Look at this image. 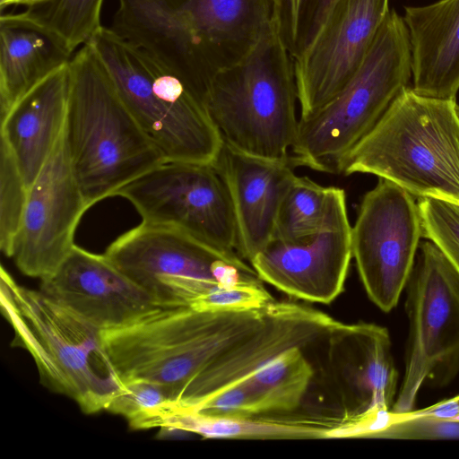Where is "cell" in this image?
Masks as SVG:
<instances>
[{"mask_svg":"<svg viewBox=\"0 0 459 459\" xmlns=\"http://www.w3.org/2000/svg\"><path fill=\"white\" fill-rule=\"evenodd\" d=\"M110 29L204 94L273 22V0H117Z\"/></svg>","mask_w":459,"mask_h":459,"instance_id":"6da1fadb","label":"cell"},{"mask_svg":"<svg viewBox=\"0 0 459 459\" xmlns=\"http://www.w3.org/2000/svg\"><path fill=\"white\" fill-rule=\"evenodd\" d=\"M271 304L249 311L161 307L130 325L102 332L105 352L121 382H153L179 409L204 371L264 325Z\"/></svg>","mask_w":459,"mask_h":459,"instance_id":"7a4b0ae2","label":"cell"},{"mask_svg":"<svg viewBox=\"0 0 459 459\" xmlns=\"http://www.w3.org/2000/svg\"><path fill=\"white\" fill-rule=\"evenodd\" d=\"M69 73L66 142L74 176L91 207L165 158L124 102L91 44L74 54Z\"/></svg>","mask_w":459,"mask_h":459,"instance_id":"3957f363","label":"cell"},{"mask_svg":"<svg viewBox=\"0 0 459 459\" xmlns=\"http://www.w3.org/2000/svg\"><path fill=\"white\" fill-rule=\"evenodd\" d=\"M371 174L412 196L459 204V113L455 100L404 88L341 160L338 174Z\"/></svg>","mask_w":459,"mask_h":459,"instance_id":"277c9868","label":"cell"},{"mask_svg":"<svg viewBox=\"0 0 459 459\" xmlns=\"http://www.w3.org/2000/svg\"><path fill=\"white\" fill-rule=\"evenodd\" d=\"M204 101L226 143L255 157L290 159L298 92L293 57L274 23L211 78Z\"/></svg>","mask_w":459,"mask_h":459,"instance_id":"5b68a950","label":"cell"},{"mask_svg":"<svg viewBox=\"0 0 459 459\" xmlns=\"http://www.w3.org/2000/svg\"><path fill=\"white\" fill-rule=\"evenodd\" d=\"M0 277L12 345L30 353L42 384L73 399L86 414L106 411L122 383L106 355L102 331L39 290L18 284L3 266Z\"/></svg>","mask_w":459,"mask_h":459,"instance_id":"8992f818","label":"cell"},{"mask_svg":"<svg viewBox=\"0 0 459 459\" xmlns=\"http://www.w3.org/2000/svg\"><path fill=\"white\" fill-rule=\"evenodd\" d=\"M88 43L165 160L214 162L223 139L196 91L110 27Z\"/></svg>","mask_w":459,"mask_h":459,"instance_id":"52a82bcc","label":"cell"},{"mask_svg":"<svg viewBox=\"0 0 459 459\" xmlns=\"http://www.w3.org/2000/svg\"><path fill=\"white\" fill-rule=\"evenodd\" d=\"M411 77L408 30L393 9L348 83L314 114L299 119L292 166L338 174L341 160L373 128Z\"/></svg>","mask_w":459,"mask_h":459,"instance_id":"ba28073f","label":"cell"},{"mask_svg":"<svg viewBox=\"0 0 459 459\" xmlns=\"http://www.w3.org/2000/svg\"><path fill=\"white\" fill-rule=\"evenodd\" d=\"M405 369L392 411L414 410L422 385H448L459 374V273L430 240L420 243L407 283Z\"/></svg>","mask_w":459,"mask_h":459,"instance_id":"9c48e42d","label":"cell"},{"mask_svg":"<svg viewBox=\"0 0 459 459\" xmlns=\"http://www.w3.org/2000/svg\"><path fill=\"white\" fill-rule=\"evenodd\" d=\"M115 195L128 200L142 222L173 227L220 249L237 252L231 198L212 164L164 160Z\"/></svg>","mask_w":459,"mask_h":459,"instance_id":"30bf717a","label":"cell"},{"mask_svg":"<svg viewBox=\"0 0 459 459\" xmlns=\"http://www.w3.org/2000/svg\"><path fill=\"white\" fill-rule=\"evenodd\" d=\"M422 237L418 203L399 186L379 178L360 203L351 243L364 289L382 311L397 305Z\"/></svg>","mask_w":459,"mask_h":459,"instance_id":"8fae6325","label":"cell"},{"mask_svg":"<svg viewBox=\"0 0 459 459\" xmlns=\"http://www.w3.org/2000/svg\"><path fill=\"white\" fill-rule=\"evenodd\" d=\"M89 208L73 170L65 125L28 189L10 257L19 271L40 280L51 275L75 245L76 228Z\"/></svg>","mask_w":459,"mask_h":459,"instance_id":"7c38bea8","label":"cell"},{"mask_svg":"<svg viewBox=\"0 0 459 459\" xmlns=\"http://www.w3.org/2000/svg\"><path fill=\"white\" fill-rule=\"evenodd\" d=\"M388 2H335L314 41L293 59L300 118L325 106L351 79L390 11Z\"/></svg>","mask_w":459,"mask_h":459,"instance_id":"4fadbf2b","label":"cell"},{"mask_svg":"<svg viewBox=\"0 0 459 459\" xmlns=\"http://www.w3.org/2000/svg\"><path fill=\"white\" fill-rule=\"evenodd\" d=\"M104 255L155 303L163 281H183L202 295L219 286L213 276L218 264H247L237 252L220 249L173 227L144 222L117 238Z\"/></svg>","mask_w":459,"mask_h":459,"instance_id":"5bb4252c","label":"cell"},{"mask_svg":"<svg viewBox=\"0 0 459 459\" xmlns=\"http://www.w3.org/2000/svg\"><path fill=\"white\" fill-rule=\"evenodd\" d=\"M39 290L102 332L123 328L161 308L103 255L76 245Z\"/></svg>","mask_w":459,"mask_h":459,"instance_id":"9a60e30c","label":"cell"},{"mask_svg":"<svg viewBox=\"0 0 459 459\" xmlns=\"http://www.w3.org/2000/svg\"><path fill=\"white\" fill-rule=\"evenodd\" d=\"M341 325L342 322L313 307L274 300L270 305L264 325L204 371L190 387L178 410L195 409L279 353L292 347L305 348L327 337Z\"/></svg>","mask_w":459,"mask_h":459,"instance_id":"2e32d148","label":"cell"},{"mask_svg":"<svg viewBox=\"0 0 459 459\" xmlns=\"http://www.w3.org/2000/svg\"><path fill=\"white\" fill-rule=\"evenodd\" d=\"M350 228L273 239L249 263L258 277L296 299L329 304L343 290L352 258Z\"/></svg>","mask_w":459,"mask_h":459,"instance_id":"e0dca14e","label":"cell"},{"mask_svg":"<svg viewBox=\"0 0 459 459\" xmlns=\"http://www.w3.org/2000/svg\"><path fill=\"white\" fill-rule=\"evenodd\" d=\"M227 185L236 219L237 252L250 262L274 237L278 214L297 178L289 160L244 153L223 141L212 163Z\"/></svg>","mask_w":459,"mask_h":459,"instance_id":"ac0fdd59","label":"cell"},{"mask_svg":"<svg viewBox=\"0 0 459 459\" xmlns=\"http://www.w3.org/2000/svg\"><path fill=\"white\" fill-rule=\"evenodd\" d=\"M327 339L330 359L344 387L343 414L362 416L392 410L398 371L388 330L370 323H342Z\"/></svg>","mask_w":459,"mask_h":459,"instance_id":"d6986e66","label":"cell"},{"mask_svg":"<svg viewBox=\"0 0 459 459\" xmlns=\"http://www.w3.org/2000/svg\"><path fill=\"white\" fill-rule=\"evenodd\" d=\"M69 85L67 65L27 92L1 117V141L13 154L28 189L65 127Z\"/></svg>","mask_w":459,"mask_h":459,"instance_id":"ffe728a7","label":"cell"},{"mask_svg":"<svg viewBox=\"0 0 459 459\" xmlns=\"http://www.w3.org/2000/svg\"><path fill=\"white\" fill-rule=\"evenodd\" d=\"M411 53L412 89L419 94L455 100L459 90V0L405 7Z\"/></svg>","mask_w":459,"mask_h":459,"instance_id":"44dd1931","label":"cell"},{"mask_svg":"<svg viewBox=\"0 0 459 459\" xmlns=\"http://www.w3.org/2000/svg\"><path fill=\"white\" fill-rule=\"evenodd\" d=\"M74 52L55 33L22 13L0 18V114L69 65Z\"/></svg>","mask_w":459,"mask_h":459,"instance_id":"7402d4cb","label":"cell"},{"mask_svg":"<svg viewBox=\"0 0 459 459\" xmlns=\"http://www.w3.org/2000/svg\"><path fill=\"white\" fill-rule=\"evenodd\" d=\"M342 416L325 419L221 417L175 410L161 429L195 433L205 438H326Z\"/></svg>","mask_w":459,"mask_h":459,"instance_id":"603a6c76","label":"cell"},{"mask_svg":"<svg viewBox=\"0 0 459 459\" xmlns=\"http://www.w3.org/2000/svg\"><path fill=\"white\" fill-rule=\"evenodd\" d=\"M350 227L343 189L297 176L281 203L273 239L296 240Z\"/></svg>","mask_w":459,"mask_h":459,"instance_id":"cb8c5ba5","label":"cell"},{"mask_svg":"<svg viewBox=\"0 0 459 459\" xmlns=\"http://www.w3.org/2000/svg\"><path fill=\"white\" fill-rule=\"evenodd\" d=\"M302 350L287 349L241 379L251 391L256 415L299 406L314 375Z\"/></svg>","mask_w":459,"mask_h":459,"instance_id":"d4e9b609","label":"cell"},{"mask_svg":"<svg viewBox=\"0 0 459 459\" xmlns=\"http://www.w3.org/2000/svg\"><path fill=\"white\" fill-rule=\"evenodd\" d=\"M104 0H38L21 12L57 35L74 50L87 44L102 28Z\"/></svg>","mask_w":459,"mask_h":459,"instance_id":"484cf974","label":"cell"},{"mask_svg":"<svg viewBox=\"0 0 459 459\" xmlns=\"http://www.w3.org/2000/svg\"><path fill=\"white\" fill-rule=\"evenodd\" d=\"M121 383L106 411L125 418L131 429L162 428L177 409L163 389L153 382L132 379Z\"/></svg>","mask_w":459,"mask_h":459,"instance_id":"4316f807","label":"cell"},{"mask_svg":"<svg viewBox=\"0 0 459 459\" xmlns=\"http://www.w3.org/2000/svg\"><path fill=\"white\" fill-rule=\"evenodd\" d=\"M28 188L8 146L0 143V247L11 257L27 201Z\"/></svg>","mask_w":459,"mask_h":459,"instance_id":"83f0119b","label":"cell"},{"mask_svg":"<svg viewBox=\"0 0 459 459\" xmlns=\"http://www.w3.org/2000/svg\"><path fill=\"white\" fill-rule=\"evenodd\" d=\"M423 238L433 242L459 273V204L419 198Z\"/></svg>","mask_w":459,"mask_h":459,"instance_id":"f1b7e54d","label":"cell"},{"mask_svg":"<svg viewBox=\"0 0 459 459\" xmlns=\"http://www.w3.org/2000/svg\"><path fill=\"white\" fill-rule=\"evenodd\" d=\"M261 281H243L232 286H218L197 297L189 307L203 311L262 309L274 299L263 287Z\"/></svg>","mask_w":459,"mask_h":459,"instance_id":"f546056e","label":"cell"},{"mask_svg":"<svg viewBox=\"0 0 459 459\" xmlns=\"http://www.w3.org/2000/svg\"><path fill=\"white\" fill-rule=\"evenodd\" d=\"M378 438L392 439H459V420L441 419L413 410L399 414L398 419L382 431Z\"/></svg>","mask_w":459,"mask_h":459,"instance_id":"4dcf8cb0","label":"cell"},{"mask_svg":"<svg viewBox=\"0 0 459 459\" xmlns=\"http://www.w3.org/2000/svg\"><path fill=\"white\" fill-rule=\"evenodd\" d=\"M337 0H301L291 51L293 59L299 56L314 41Z\"/></svg>","mask_w":459,"mask_h":459,"instance_id":"1f68e13d","label":"cell"},{"mask_svg":"<svg viewBox=\"0 0 459 459\" xmlns=\"http://www.w3.org/2000/svg\"><path fill=\"white\" fill-rule=\"evenodd\" d=\"M301 0H273V22L290 54L294 46Z\"/></svg>","mask_w":459,"mask_h":459,"instance_id":"d6a6232c","label":"cell"},{"mask_svg":"<svg viewBox=\"0 0 459 459\" xmlns=\"http://www.w3.org/2000/svg\"><path fill=\"white\" fill-rule=\"evenodd\" d=\"M38 0H0L1 11L12 5H28Z\"/></svg>","mask_w":459,"mask_h":459,"instance_id":"836d02e7","label":"cell"},{"mask_svg":"<svg viewBox=\"0 0 459 459\" xmlns=\"http://www.w3.org/2000/svg\"><path fill=\"white\" fill-rule=\"evenodd\" d=\"M458 113H459V106H458Z\"/></svg>","mask_w":459,"mask_h":459,"instance_id":"e575fe53","label":"cell"}]
</instances>
